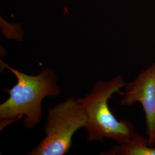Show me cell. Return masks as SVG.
I'll use <instances>...</instances> for the list:
<instances>
[{
  "label": "cell",
  "instance_id": "5b68a950",
  "mask_svg": "<svg viewBox=\"0 0 155 155\" xmlns=\"http://www.w3.org/2000/svg\"><path fill=\"white\" fill-rule=\"evenodd\" d=\"M104 155H155V147H150L148 138L137 132L127 141L113 147Z\"/></svg>",
  "mask_w": 155,
  "mask_h": 155
},
{
  "label": "cell",
  "instance_id": "3957f363",
  "mask_svg": "<svg viewBox=\"0 0 155 155\" xmlns=\"http://www.w3.org/2000/svg\"><path fill=\"white\" fill-rule=\"evenodd\" d=\"M87 121L86 113L78 99L68 97L48 110L43 127L45 136L27 155H66L72 147L74 134Z\"/></svg>",
  "mask_w": 155,
  "mask_h": 155
},
{
  "label": "cell",
  "instance_id": "7a4b0ae2",
  "mask_svg": "<svg viewBox=\"0 0 155 155\" xmlns=\"http://www.w3.org/2000/svg\"><path fill=\"white\" fill-rule=\"evenodd\" d=\"M126 84L122 76L118 75L106 82L98 81L89 94L78 99L87 116L84 129L89 141L102 142L106 138L119 144L133 136L135 132L133 123L127 120H117L108 105L112 95L122 94L120 90Z\"/></svg>",
  "mask_w": 155,
  "mask_h": 155
},
{
  "label": "cell",
  "instance_id": "6da1fadb",
  "mask_svg": "<svg viewBox=\"0 0 155 155\" xmlns=\"http://www.w3.org/2000/svg\"><path fill=\"white\" fill-rule=\"evenodd\" d=\"M16 77V84L7 92L9 97L0 105L1 130L24 118V125L33 129L42 119V101L46 97H57L61 89L54 70L43 67L37 75L20 72L1 61Z\"/></svg>",
  "mask_w": 155,
  "mask_h": 155
},
{
  "label": "cell",
  "instance_id": "277c9868",
  "mask_svg": "<svg viewBox=\"0 0 155 155\" xmlns=\"http://www.w3.org/2000/svg\"><path fill=\"white\" fill-rule=\"evenodd\" d=\"M121 105L141 104L145 113L146 133L150 147L155 145V62L127 83Z\"/></svg>",
  "mask_w": 155,
  "mask_h": 155
}]
</instances>
